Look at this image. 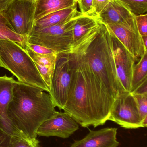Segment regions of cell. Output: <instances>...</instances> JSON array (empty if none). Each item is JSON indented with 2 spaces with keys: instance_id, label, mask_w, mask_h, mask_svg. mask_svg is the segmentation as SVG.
<instances>
[{
  "instance_id": "1",
  "label": "cell",
  "mask_w": 147,
  "mask_h": 147,
  "mask_svg": "<svg viewBox=\"0 0 147 147\" xmlns=\"http://www.w3.org/2000/svg\"><path fill=\"white\" fill-rule=\"evenodd\" d=\"M70 51L80 59L105 100L112 107L115 99L126 91L117 77L108 26L101 22L74 44Z\"/></svg>"
},
{
  "instance_id": "2",
  "label": "cell",
  "mask_w": 147,
  "mask_h": 147,
  "mask_svg": "<svg viewBox=\"0 0 147 147\" xmlns=\"http://www.w3.org/2000/svg\"><path fill=\"white\" fill-rule=\"evenodd\" d=\"M55 107L49 92L40 87L16 81L7 115L21 136L37 140L38 129L57 113Z\"/></svg>"
},
{
  "instance_id": "3",
  "label": "cell",
  "mask_w": 147,
  "mask_h": 147,
  "mask_svg": "<svg viewBox=\"0 0 147 147\" xmlns=\"http://www.w3.org/2000/svg\"><path fill=\"white\" fill-rule=\"evenodd\" d=\"M0 63L1 67L15 76L19 82L40 87L49 92L50 89L34 62L17 43L0 40Z\"/></svg>"
},
{
  "instance_id": "4",
  "label": "cell",
  "mask_w": 147,
  "mask_h": 147,
  "mask_svg": "<svg viewBox=\"0 0 147 147\" xmlns=\"http://www.w3.org/2000/svg\"><path fill=\"white\" fill-rule=\"evenodd\" d=\"M73 65V74L63 110L83 127L93 126L87 89L83 74L76 59L69 52Z\"/></svg>"
},
{
  "instance_id": "5",
  "label": "cell",
  "mask_w": 147,
  "mask_h": 147,
  "mask_svg": "<svg viewBox=\"0 0 147 147\" xmlns=\"http://www.w3.org/2000/svg\"><path fill=\"white\" fill-rule=\"evenodd\" d=\"M75 22L74 16L66 23L31 31L27 42L45 47L57 53L69 52L73 45Z\"/></svg>"
},
{
  "instance_id": "6",
  "label": "cell",
  "mask_w": 147,
  "mask_h": 147,
  "mask_svg": "<svg viewBox=\"0 0 147 147\" xmlns=\"http://www.w3.org/2000/svg\"><path fill=\"white\" fill-rule=\"evenodd\" d=\"M73 69L69 52L57 53L50 93L56 105L63 110L68 99Z\"/></svg>"
},
{
  "instance_id": "7",
  "label": "cell",
  "mask_w": 147,
  "mask_h": 147,
  "mask_svg": "<svg viewBox=\"0 0 147 147\" xmlns=\"http://www.w3.org/2000/svg\"><path fill=\"white\" fill-rule=\"evenodd\" d=\"M35 1L13 0L1 13L14 32L27 38L34 22Z\"/></svg>"
},
{
  "instance_id": "8",
  "label": "cell",
  "mask_w": 147,
  "mask_h": 147,
  "mask_svg": "<svg viewBox=\"0 0 147 147\" xmlns=\"http://www.w3.org/2000/svg\"><path fill=\"white\" fill-rule=\"evenodd\" d=\"M108 121L127 129L142 128V120L137 103L131 92H123L115 99Z\"/></svg>"
},
{
  "instance_id": "9",
  "label": "cell",
  "mask_w": 147,
  "mask_h": 147,
  "mask_svg": "<svg viewBox=\"0 0 147 147\" xmlns=\"http://www.w3.org/2000/svg\"><path fill=\"white\" fill-rule=\"evenodd\" d=\"M110 31L117 77L124 90L130 92L133 70L136 61L112 31Z\"/></svg>"
},
{
  "instance_id": "10",
  "label": "cell",
  "mask_w": 147,
  "mask_h": 147,
  "mask_svg": "<svg viewBox=\"0 0 147 147\" xmlns=\"http://www.w3.org/2000/svg\"><path fill=\"white\" fill-rule=\"evenodd\" d=\"M79 124L69 114L58 112L43 123L37 131L41 136H56L66 139L78 129Z\"/></svg>"
},
{
  "instance_id": "11",
  "label": "cell",
  "mask_w": 147,
  "mask_h": 147,
  "mask_svg": "<svg viewBox=\"0 0 147 147\" xmlns=\"http://www.w3.org/2000/svg\"><path fill=\"white\" fill-rule=\"evenodd\" d=\"M97 18L105 25L118 24L139 32L136 16L119 0H110Z\"/></svg>"
},
{
  "instance_id": "12",
  "label": "cell",
  "mask_w": 147,
  "mask_h": 147,
  "mask_svg": "<svg viewBox=\"0 0 147 147\" xmlns=\"http://www.w3.org/2000/svg\"><path fill=\"white\" fill-rule=\"evenodd\" d=\"M16 82L13 78L6 74L0 76V125L12 136H21L13 127L7 115L8 107L12 100Z\"/></svg>"
},
{
  "instance_id": "13",
  "label": "cell",
  "mask_w": 147,
  "mask_h": 147,
  "mask_svg": "<svg viewBox=\"0 0 147 147\" xmlns=\"http://www.w3.org/2000/svg\"><path fill=\"white\" fill-rule=\"evenodd\" d=\"M107 26L133 55L136 61L139 62L146 51L142 37L140 33L118 24Z\"/></svg>"
},
{
  "instance_id": "14",
  "label": "cell",
  "mask_w": 147,
  "mask_h": 147,
  "mask_svg": "<svg viewBox=\"0 0 147 147\" xmlns=\"http://www.w3.org/2000/svg\"><path fill=\"white\" fill-rule=\"evenodd\" d=\"M117 129L105 128L99 130H90L83 139L75 141L70 147H117Z\"/></svg>"
},
{
  "instance_id": "15",
  "label": "cell",
  "mask_w": 147,
  "mask_h": 147,
  "mask_svg": "<svg viewBox=\"0 0 147 147\" xmlns=\"http://www.w3.org/2000/svg\"><path fill=\"white\" fill-rule=\"evenodd\" d=\"M78 12L77 5H75L71 7L48 14L34 20L32 31L66 23L73 19Z\"/></svg>"
},
{
  "instance_id": "16",
  "label": "cell",
  "mask_w": 147,
  "mask_h": 147,
  "mask_svg": "<svg viewBox=\"0 0 147 147\" xmlns=\"http://www.w3.org/2000/svg\"><path fill=\"white\" fill-rule=\"evenodd\" d=\"M78 0H36L34 20L56 11L77 5Z\"/></svg>"
},
{
  "instance_id": "17",
  "label": "cell",
  "mask_w": 147,
  "mask_h": 147,
  "mask_svg": "<svg viewBox=\"0 0 147 147\" xmlns=\"http://www.w3.org/2000/svg\"><path fill=\"white\" fill-rule=\"evenodd\" d=\"M75 18L73 45L88 33L99 26L101 24L97 16L84 15L79 11L75 16Z\"/></svg>"
},
{
  "instance_id": "18",
  "label": "cell",
  "mask_w": 147,
  "mask_h": 147,
  "mask_svg": "<svg viewBox=\"0 0 147 147\" xmlns=\"http://www.w3.org/2000/svg\"><path fill=\"white\" fill-rule=\"evenodd\" d=\"M0 40H8L19 44L26 50L27 38L17 34L13 31L4 16L0 13Z\"/></svg>"
},
{
  "instance_id": "19",
  "label": "cell",
  "mask_w": 147,
  "mask_h": 147,
  "mask_svg": "<svg viewBox=\"0 0 147 147\" xmlns=\"http://www.w3.org/2000/svg\"><path fill=\"white\" fill-rule=\"evenodd\" d=\"M147 76V52L145 51L133 70L131 82V91L132 92L138 88Z\"/></svg>"
},
{
  "instance_id": "20",
  "label": "cell",
  "mask_w": 147,
  "mask_h": 147,
  "mask_svg": "<svg viewBox=\"0 0 147 147\" xmlns=\"http://www.w3.org/2000/svg\"><path fill=\"white\" fill-rule=\"evenodd\" d=\"M35 65L45 67H55L57 53L40 54L30 50L27 47L26 49Z\"/></svg>"
},
{
  "instance_id": "21",
  "label": "cell",
  "mask_w": 147,
  "mask_h": 147,
  "mask_svg": "<svg viewBox=\"0 0 147 147\" xmlns=\"http://www.w3.org/2000/svg\"><path fill=\"white\" fill-rule=\"evenodd\" d=\"M135 16L147 13V0H119Z\"/></svg>"
},
{
  "instance_id": "22",
  "label": "cell",
  "mask_w": 147,
  "mask_h": 147,
  "mask_svg": "<svg viewBox=\"0 0 147 147\" xmlns=\"http://www.w3.org/2000/svg\"><path fill=\"white\" fill-rule=\"evenodd\" d=\"M10 147H39L38 140H33L24 136H13Z\"/></svg>"
},
{
  "instance_id": "23",
  "label": "cell",
  "mask_w": 147,
  "mask_h": 147,
  "mask_svg": "<svg viewBox=\"0 0 147 147\" xmlns=\"http://www.w3.org/2000/svg\"><path fill=\"white\" fill-rule=\"evenodd\" d=\"M133 94L137 103L140 115L142 120L147 115V93Z\"/></svg>"
},
{
  "instance_id": "24",
  "label": "cell",
  "mask_w": 147,
  "mask_h": 147,
  "mask_svg": "<svg viewBox=\"0 0 147 147\" xmlns=\"http://www.w3.org/2000/svg\"><path fill=\"white\" fill-rule=\"evenodd\" d=\"M78 3L82 14L96 16L93 9L92 0H78Z\"/></svg>"
},
{
  "instance_id": "25",
  "label": "cell",
  "mask_w": 147,
  "mask_h": 147,
  "mask_svg": "<svg viewBox=\"0 0 147 147\" xmlns=\"http://www.w3.org/2000/svg\"><path fill=\"white\" fill-rule=\"evenodd\" d=\"M138 32L142 36H147V13L136 16Z\"/></svg>"
},
{
  "instance_id": "26",
  "label": "cell",
  "mask_w": 147,
  "mask_h": 147,
  "mask_svg": "<svg viewBox=\"0 0 147 147\" xmlns=\"http://www.w3.org/2000/svg\"><path fill=\"white\" fill-rule=\"evenodd\" d=\"M13 137L0 125V147H10Z\"/></svg>"
},
{
  "instance_id": "27",
  "label": "cell",
  "mask_w": 147,
  "mask_h": 147,
  "mask_svg": "<svg viewBox=\"0 0 147 147\" xmlns=\"http://www.w3.org/2000/svg\"><path fill=\"white\" fill-rule=\"evenodd\" d=\"M26 46L30 50L38 54H47L56 53L53 50L40 45L30 44L27 42L26 43Z\"/></svg>"
},
{
  "instance_id": "28",
  "label": "cell",
  "mask_w": 147,
  "mask_h": 147,
  "mask_svg": "<svg viewBox=\"0 0 147 147\" xmlns=\"http://www.w3.org/2000/svg\"><path fill=\"white\" fill-rule=\"evenodd\" d=\"M110 1V0H92L93 9L97 16L104 9Z\"/></svg>"
},
{
  "instance_id": "29",
  "label": "cell",
  "mask_w": 147,
  "mask_h": 147,
  "mask_svg": "<svg viewBox=\"0 0 147 147\" xmlns=\"http://www.w3.org/2000/svg\"><path fill=\"white\" fill-rule=\"evenodd\" d=\"M134 94H141L147 93V76L140 85L133 92Z\"/></svg>"
},
{
  "instance_id": "30",
  "label": "cell",
  "mask_w": 147,
  "mask_h": 147,
  "mask_svg": "<svg viewBox=\"0 0 147 147\" xmlns=\"http://www.w3.org/2000/svg\"><path fill=\"white\" fill-rule=\"evenodd\" d=\"M13 0H0V13L5 10Z\"/></svg>"
},
{
  "instance_id": "31",
  "label": "cell",
  "mask_w": 147,
  "mask_h": 147,
  "mask_svg": "<svg viewBox=\"0 0 147 147\" xmlns=\"http://www.w3.org/2000/svg\"><path fill=\"white\" fill-rule=\"evenodd\" d=\"M142 128H147V115L142 119L141 122Z\"/></svg>"
},
{
  "instance_id": "32",
  "label": "cell",
  "mask_w": 147,
  "mask_h": 147,
  "mask_svg": "<svg viewBox=\"0 0 147 147\" xmlns=\"http://www.w3.org/2000/svg\"><path fill=\"white\" fill-rule=\"evenodd\" d=\"M143 44L145 47V51L147 52V36H142Z\"/></svg>"
},
{
  "instance_id": "33",
  "label": "cell",
  "mask_w": 147,
  "mask_h": 147,
  "mask_svg": "<svg viewBox=\"0 0 147 147\" xmlns=\"http://www.w3.org/2000/svg\"><path fill=\"white\" fill-rule=\"evenodd\" d=\"M28 1H36V0H28Z\"/></svg>"
},
{
  "instance_id": "34",
  "label": "cell",
  "mask_w": 147,
  "mask_h": 147,
  "mask_svg": "<svg viewBox=\"0 0 147 147\" xmlns=\"http://www.w3.org/2000/svg\"><path fill=\"white\" fill-rule=\"evenodd\" d=\"M0 67H1V63H0Z\"/></svg>"
},
{
  "instance_id": "35",
  "label": "cell",
  "mask_w": 147,
  "mask_h": 147,
  "mask_svg": "<svg viewBox=\"0 0 147 147\" xmlns=\"http://www.w3.org/2000/svg\"></svg>"
}]
</instances>
